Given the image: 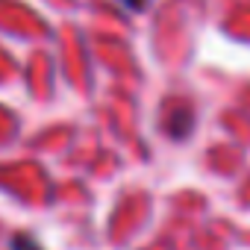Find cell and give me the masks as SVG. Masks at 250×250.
I'll return each mask as SVG.
<instances>
[{
	"mask_svg": "<svg viewBox=\"0 0 250 250\" xmlns=\"http://www.w3.org/2000/svg\"><path fill=\"white\" fill-rule=\"evenodd\" d=\"M12 250H42V244L30 235H12Z\"/></svg>",
	"mask_w": 250,
	"mask_h": 250,
	"instance_id": "obj_1",
	"label": "cell"
},
{
	"mask_svg": "<svg viewBox=\"0 0 250 250\" xmlns=\"http://www.w3.org/2000/svg\"><path fill=\"white\" fill-rule=\"evenodd\" d=\"M145 3H147V0H124V6H127V9H145Z\"/></svg>",
	"mask_w": 250,
	"mask_h": 250,
	"instance_id": "obj_2",
	"label": "cell"
}]
</instances>
